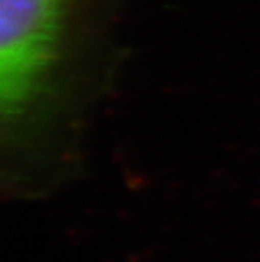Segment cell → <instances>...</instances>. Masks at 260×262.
Listing matches in <instances>:
<instances>
[{
	"instance_id": "obj_1",
	"label": "cell",
	"mask_w": 260,
	"mask_h": 262,
	"mask_svg": "<svg viewBox=\"0 0 260 262\" xmlns=\"http://www.w3.org/2000/svg\"><path fill=\"white\" fill-rule=\"evenodd\" d=\"M90 0H0L2 142L27 152L58 112Z\"/></svg>"
}]
</instances>
